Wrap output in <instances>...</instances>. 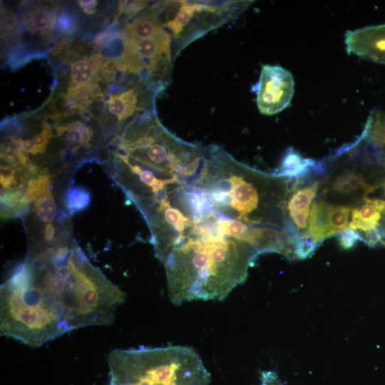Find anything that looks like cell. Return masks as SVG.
<instances>
[{
    "mask_svg": "<svg viewBox=\"0 0 385 385\" xmlns=\"http://www.w3.org/2000/svg\"><path fill=\"white\" fill-rule=\"evenodd\" d=\"M207 211L190 233L158 258L164 265L170 301L223 300L247 279L259 255L247 243L221 233Z\"/></svg>",
    "mask_w": 385,
    "mask_h": 385,
    "instance_id": "1",
    "label": "cell"
},
{
    "mask_svg": "<svg viewBox=\"0 0 385 385\" xmlns=\"http://www.w3.org/2000/svg\"><path fill=\"white\" fill-rule=\"evenodd\" d=\"M290 179L236 160L219 146L205 149L192 185L215 212L250 225L284 232V207Z\"/></svg>",
    "mask_w": 385,
    "mask_h": 385,
    "instance_id": "2",
    "label": "cell"
},
{
    "mask_svg": "<svg viewBox=\"0 0 385 385\" xmlns=\"http://www.w3.org/2000/svg\"><path fill=\"white\" fill-rule=\"evenodd\" d=\"M109 373L131 385H207L210 376L197 351L186 346L115 349Z\"/></svg>",
    "mask_w": 385,
    "mask_h": 385,
    "instance_id": "3",
    "label": "cell"
},
{
    "mask_svg": "<svg viewBox=\"0 0 385 385\" xmlns=\"http://www.w3.org/2000/svg\"><path fill=\"white\" fill-rule=\"evenodd\" d=\"M125 155L165 178L192 185L205 158V149L183 141L170 133L157 120L133 128L122 142Z\"/></svg>",
    "mask_w": 385,
    "mask_h": 385,
    "instance_id": "4",
    "label": "cell"
},
{
    "mask_svg": "<svg viewBox=\"0 0 385 385\" xmlns=\"http://www.w3.org/2000/svg\"><path fill=\"white\" fill-rule=\"evenodd\" d=\"M324 161L325 171L318 195L321 200L351 208L379 190L370 183L351 144L339 148Z\"/></svg>",
    "mask_w": 385,
    "mask_h": 385,
    "instance_id": "5",
    "label": "cell"
},
{
    "mask_svg": "<svg viewBox=\"0 0 385 385\" xmlns=\"http://www.w3.org/2000/svg\"><path fill=\"white\" fill-rule=\"evenodd\" d=\"M323 175V171L317 170L289 181L284 207V224L295 259H305L316 250L309 237V217Z\"/></svg>",
    "mask_w": 385,
    "mask_h": 385,
    "instance_id": "6",
    "label": "cell"
},
{
    "mask_svg": "<svg viewBox=\"0 0 385 385\" xmlns=\"http://www.w3.org/2000/svg\"><path fill=\"white\" fill-rule=\"evenodd\" d=\"M215 225L221 233L247 243L259 255L276 252L287 259H295L294 248L284 231L273 227L250 225L217 213Z\"/></svg>",
    "mask_w": 385,
    "mask_h": 385,
    "instance_id": "7",
    "label": "cell"
},
{
    "mask_svg": "<svg viewBox=\"0 0 385 385\" xmlns=\"http://www.w3.org/2000/svg\"><path fill=\"white\" fill-rule=\"evenodd\" d=\"M294 81L287 69L273 65L262 67L257 87V105L260 112L272 115L287 108L294 96Z\"/></svg>",
    "mask_w": 385,
    "mask_h": 385,
    "instance_id": "8",
    "label": "cell"
},
{
    "mask_svg": "<svg viewBox=\"0 0 385 385\" xmlns=\"http://www.w3.org/2000/svg\"><path fill=\"white\" fill-rule=\"evenodd\" d=\"M170 34L165 31L140 40L125 38L122 66L130 71L146 68L155 71L163 61H170Z\"/></svg>",
    "mask_w": 385,
    "mask_h": 385,
    "instance_id": "9",
    "label": "cell"
},
{
    "mask_svg": "<svg viewBox=\"0 0 385 385\" xmlns=\"http://www.w3.org/2000/svg\"><path fill=\"white\" fill-rule=\"evenodd\" d=\"M349 227L370 247L385 245V198H364L351 208Z\"/></svg>",
    "mask_w": 385,
    "mask_h": 385,
    "instance_id": "10",
    "label": "cell"
},
{
    "mask_svg": "<svg viewBox=\"0 0 385 385\" xmlns=\"http://www.w3.org/2000/svg\"><path fill=\"white\" fill-rule=\"evenodd\" d=\"M351 207L319 199L314 201L309 217V237L317 249L322 242L347 228Z\"/></svg>",
    "mask_w": 385,
    "mask_h": 385,
    "instance_id": "11",
    "label": "cell"
},
{
    "mask_svg": "<svg viewBox=\"0 0 385 385\" xmlns=\"http://www.w3.org/2000/svg\"><path fill=\"white\" fill-rule=\"evenodd\" d=\"M344 43L349 54L385 64V24L348 31Z\"/></svg>",
    "mask_w": 385,
    "mask_h": 385,
    "instance_id": "12",
    "label": "cell"
},
{
    "mask_svg": "<svg viewBox=\"0 0 385 385\" xmlns=\"http://www.w3.org/2000/svg\"><path fill=\"white\" fill-rule=\"evenodd\" d=\"M322 166V161L304 158L292 148H290L284 153L279 169L276 173L289 179H294L304 177L319 170Z\"/></svg>",
    "mask_w": 385,
    "mask_h": 385,
    "instance_id": "13",
    "label": "cell"
},
{
    "mask_svg": "<svg viewBox=\"0 0 385 385\" xmlns=\"http://www.w3.org/2000/svg\"><path fill=\"white\" fill-rule=\"evenodd\" d=\"M164 31L155 14H146L135 19L125 26V38L144 39L153 37Z\"/></svg>",
    "mask_w": 385,
    "mask_h": 385,
    "instance_id": "14",
    "label": "cell"
},
{
    "mask_svg": "<svg viewBox=\"0 0 385 385\" xmlns=\"http://www.w3.org/2000/svg\"><path fill=\"white\" fill-rule=\"evenodd\" d=\"M99 56L83 57L71 63V87H77L93 83L99 70Z\"/></svg>",
    "mask_w": 385,
    "mask_h": 385,
    "instance_id": "15",
    "label": "cell"
},
{
    "mask_svg": "<svg viewBox=\"0 0 385 385\" xmlns=\"http://www.w3.org/2000/svg\"><path fill=\"white\" fill-rule=\"evenodd\" d=\"M108 108L111 113L123 120L131 116L137 109L138 93L130 89L120 95H111Z\"/></svg>",
    "mask_w": 385,
    "mask_h": 385,
    "instance_id": "16",
    "label": "cell"
},
{
    "mask_svg": "<svg viewBox=\"0 0 385 385\" xmlns=\"http://www.w3.org/2000/svg\"><path fill=\"white\" fill-rule=\"evenodd\" d=\"M56 12L43 7L33 9L26 15V21L34 31H51L55 24Z\"/></svg>",
    "mask_w": 385,
    "mask_h": 385,
    "instance_id": "17",
    "label": "cell"
},
{
    "mask_svg": "<svg viewBox=\"0 0 385 385\" xmlns=\"http://www.w3.org/2000/svg\"><path fill=\"white\" fill-rule=\"evenodd\" d=\"M50 183L51 179L47 173L43 172L32 178L27 184L23 200L28 203L36 201L50 191Z\"/></svg>",
    "mask_w": 385,
    "mask_h": 385,
    "instance_id": "18",
    "label": "cell"
},
{
    "mask_svg": "<svg viewBox=\"0 0 385 385\" xmlns=\"http://www.w3.org/2000/svg\"><path fill=\"white\" fill-rule=\"evenodd\" d=\"M90 201V192L85 188L71 187L67 191L66 205L71 213L86 209Z\"/></svg>",
    "mask_w": 385,
    "mask_h": 385,
    "instance_id": "19",
    "label": "cell"
},
{
    "mask_svg": "<svg viewBox=\"0 0 385 385\" xmlns=\"http://www.w3.org/2000/svg\"><path fill=\"white\" fill-rule=\"evenodd\" d=\"M63 128L64 131H67L66 140L70 145H88L92 138V130L80 121L73 122Z\"/></svg>",
    "mask_w": 385,
    "mask_h": 385,
    "instance_id": "20",
    "label": "cell"
},
{
    "mask_svg": "<svg viewBox=\"0 0 385 385\" xmlns=\"http://www.w3.org/2000/svg\"><path fill=\"white\" fill-rule=\"evenodd\" d=\"M34 205L36 214L41 221L49 223L54 220L57 208L51 191L38 198Z\"/></svg>",
    "mask_w": 385,
    "mask_h": 385,
    "instance_id": "21",
    "label": "cell"
},
{
    "mask_svg": "<svg viewBox=\"0 0 385 385\" xmlns=\"http://www.w3.org/2000/svg\"><path fill=\"white\" fill-rule=\"evenodd\" d=\"M338 241L341 246L344 249L352 247L356 242L361 241L359 233L349 227L342 232L337 235Z\"/></svg>",
    "mask_w": 385,
    "mask_h": 385,
    "instance_id": "22",
    "label": "cell"
},
{
    "mask_svg": "<svg viewBox=\"0 0 385 385\" xmlns=\"http://www.w3.org/2000/svg\"><path fill=\"white\" fill-rule=\"evenodd\" d=\"M56 29L61 33H71L75 29V22L68 13H61L57 19Z\"/></svg>",
    "mask_w": 385,
    "mask_h": 385,
    "instance_id": "23",
    "label": "cell"
},
{
    "mask_svg": "<svg viewBox=\"0 0 385 385\" xmlns=\"http://www.w3.org/2000/svg\"><path fill=\"white\" fill-rule=\"evenodd\" d=\"M53 136L52 130L48 127H45L39 133L34 137L33 140L39 148L41 153L46 150L48 140Z\"/></svg>",
    "mask_w": 385,
    "mask_h": 385,
    "instance_id": "24",
    "label": "cell"
},
{
    "mask_svg": "<svg viewBox=\"0 0 385 385\" xmlns=\"http://www.w3.org/2000/svg\"><path fill=\"white\" fill-rule=\"evenodd\" d=\"M119 2L120 13L125 12L126 14H129L130 12L135 13L143 9L146 4V1H123Z\"/></svg>",
    "mask_w": 385,
    "mask_h": 385,
    "instance_id": "25",
    "label": "cell"
},
{
    "mask_svg": "<svg viewBox=\"0 0 385 385\" xmlns=\"http://www.w3.org/2000/svg\"><path fill=\"white\" fill-rule=\"evenodd\" d=\"M117 38V34L113 31H104L101 33L95 39V43L98 46H105Z\"/></svg>",
    "mask_w": 385,
    "mask_h": 385,
    "instance_id": "26",
    "label": "cell"
},
{
    "mask_svg": "<svg viewBox=\"0 0 385 385\" xmlns=\"http://www.w3.org/2000/svg\"><path fill=\"white\" fill-rule=\"evenodd\" d=\"M20 146L21 149L31 153L34 155L41 153L39 148L36 146L33 140L26 139L24 140H20Z\"/></svg>",
    "mask_w": 385,
    "mask_h": 385,
    "instance_id": "27",
    "label": "cell"
},
{
    "mask_svg": "<svg viewBox=\"0 0 385 385\" xmlns=\"http://www.w3.org/2000/svg\"><path fill=\"white\" fill-rule=\"evenodd\" d=\"M78 4L83 10L88 14H93L96 11L97 1L89 0V1H78Z\"/></svg>",
    "mask_w": 385,
    "mask_h": 385,
    "instance_id": "28",
    "label": "cell"
},
{
    "mask_svg": "<svg viewBox=\"0 0 385 385\" xmlns=\"http://www.w3.org/2000/svg\"><path fill=\"white\" fill-rule=\"evenodd\" d=\"M55 237V228L52 223L49 222L46 225L43 229V237L44 240L48 244L53 243Z\"/></svg>",
    "mask_w": 385,
    "mask_h": 385,
    "instance_id": "29",
    "label": "cell"
}]
</instances>
